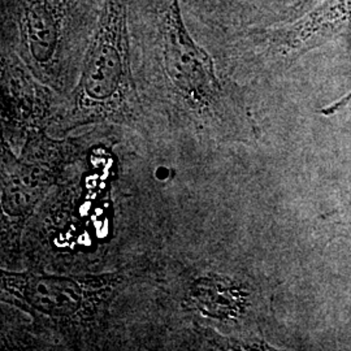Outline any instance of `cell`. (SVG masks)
Returning a JSON list of instances; mask_svg holds the SVG:
<instances>
[{
  "mask_svg": "<svg viewBox=\"0 0 351 351\" xmlns=\"http://www.w3.org/2000/svg\"><path fill=\"white\" fill-rule=\"evenodd\" d=\"M136 17L139 45L159 75L163 101L172 113L199 128L245 124L239 103L216 77L213 60L190 37L178 0L138 1Z\"/></svg>",
  "mask_w": 351,
  "mask_h": 351,
  "instance_id": "1",
  "label": "cell"
},
{
  "mask_svg": "<svg viewBox=\"0 0 351 351\" xmlns=\"http://www.w3.org/2000/svg\"><path fill=\"white\" fill-rule=\"evenodd\" d=\"M130 0H103L73 93L68 129L134 117L139 101L130 72Z\"/></svg>",
  "mask_w": 351,
  "mask_h": 351,
  "instance_id": "2",
  "label": "cell"
},
{
  "mask_svg": "<svg viewBox=\"0 0 351 351\" xmlns=\"http://www.w3.org/2000/svg\"><path fill=\"white\" fill-rule=\"evenodd\" d=\"M82 0H32L20 19L21 45L26 60L37 75L53 81L62 75L72 37L84 26Z\"/></svg>",
  "mask_w": 351,
  "mask_h": 351,
  "instance_id": "3",
  "label": "cell"
},
{
  "mask_svg": "<svg viewBox=\"0 0 351 351\" xmlns=\"http://www.w3.org/2000/svg\"><path fill=\"white\" fill-rule=\"evenodd\" d=\"M110 276L55 277L4 275L3 285L39 314L53 319H75L88 313L110 290Z\"/></svg>",
  "mask_w": 351,
  "mask_h": 351,
  "instance_id": "4",
  "label": "cell"
}]
</instances>
